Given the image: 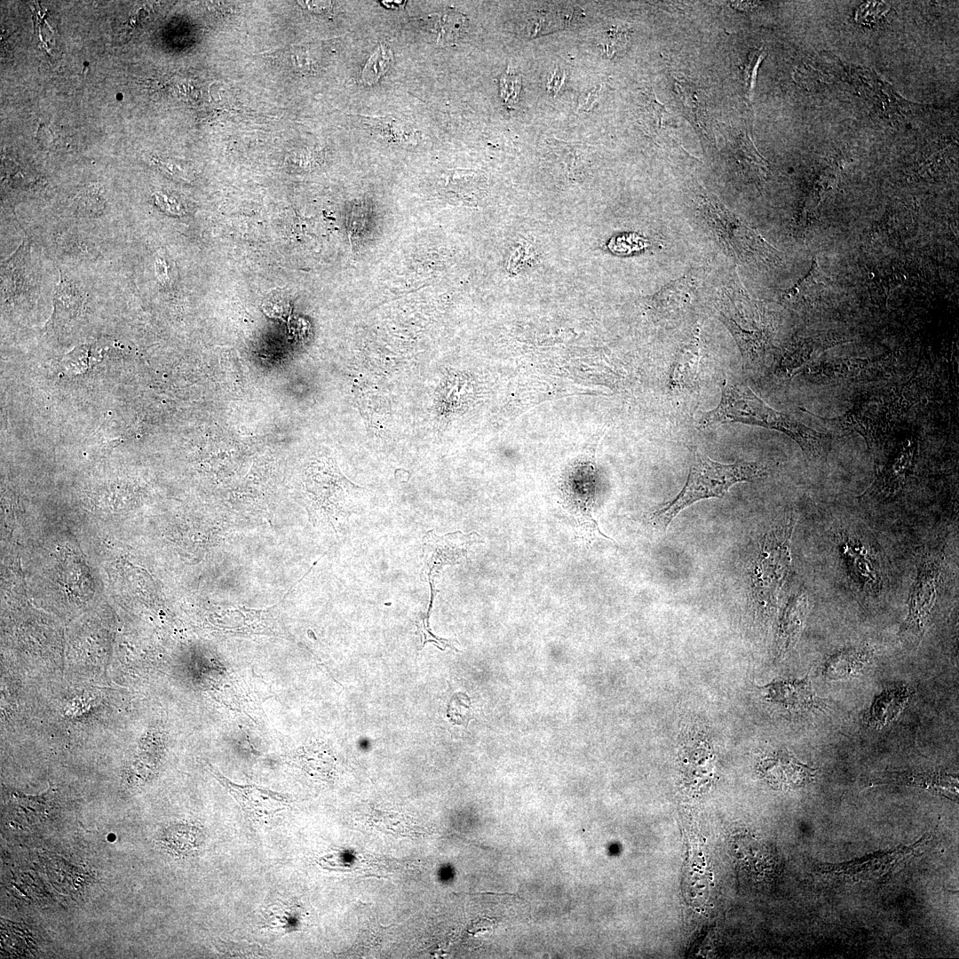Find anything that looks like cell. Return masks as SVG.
Returning <instances> with one entry per match:
<instances>
[{
	"instance_id": "1",
	"label": "cell",
	"mask_w": 959,
	"mask_h": 959,
	"mask_svg": "<svg viewBox=\"0 0 959 959\" xmlns=\"http://www.w3.org/2000/svg\"><path fill=\"white\" fill-rule=\"evenodd\" d=\"M733 423L781 432L793 439L812 458L820 456L828 440L826 435L768 406L745 384L725 378L718 406L705 413L698 424L701 429H712Z\"/></svg>"
},
{
	"instance_id": "2",
	"label": "cell",
	"mask_w": 959,
	"mask_h": 959,
	"mask_svg": "<svg viewBox=\"0 0 959 959\" xmlns=\"http://www.w3.org/2000/svg\"><path fill=\"white\" fill-rule=\"evenodd\" d=\"M691 451L692 464L682 490L674 499L654 507L643 516V520L658 532L664 533L675 517L693 503L722 497L734 484L763 478L770 471V466L758 462L725 464L712 460L696 448Z\"/></svg>"
},
{
	"instance_id": "3",
	"label": "cell",
	"mask_w": 959,
	"mask_h": 959,
	"mask_svg": "<svg viewBox=\"0 0 959 959\" xmlns=\"http://www.w3.org/2000/svg\"><path fill=\"white\" fill-rule=\"evenodd\" d=\"M795 521L791 516L776 521L763 536L753 562L752 594L765 613L774 606L790 568V539Z\"/></svg>"
},
{
	"instance_id": "4",
	"label": "cell",
	"mask_w": 959,
	"mask_h": 959,
	"mask_svg": "<svg viewBox=\"0 0 959 959\" xmlns=\"http://www.w3.org/2000/svg\"><path fill=\"white\" fill-rule=\"evenodd\" d=\"M698 196L699 210L719 244L741 263L752 260L759 246V238L754 231L717 196L707 192Z\"/></svg>"
},
{
	"instance_id": "5",
	"label": "cell",
	"mask_w": 959,
	"mask_h": 959,
	"mask_svg": "<svg viewBox=\"0 0 959 959\" xmlns=\"http://www.w3.org/2000/svg\"><path fill=\"white\" fill-rule=\"evenodd\" d=\"M350 482L343 476L334 460L311 464L305 471V493L312 515L337 517L348 494Z\"/></svg>"
},
{
	"instance_id": "6",
	"label": "cell",
	"mask_w": 959,
	"mask_h": 959,
	"mask_svg": "<svg viewBox=\"0 0 959 959\" xmlns=\"http://www.w3.org/2000/svg\"><path fill=\"white\" fill-rule=\"evenodd\" d=\"M938 565L930 560L923 562L910 594L908 614L903 622L900 635L918 644L925 631L926 625L934 607L939 581Z\"/></svg>"
},
{
	"instance_id": "7",
	"label": "cell",
	"mask_w": 959,
	"mask_h": 959,
	"mask_svg": "<svg viewBox=\"0 0 959 959\" xmlns=\"http://www.w3.org/2000/svg\"><path fill=\"white\" fill-rule=\"evenodd\" d=\"M214 777L227 789L239 804L245 815L253 821L267 820L289 808L288 796L254 784L239 785L210 767Z\"/></svg>"
},
{
	"instance_id": "8",
	"label": "cell",
	"mask_w": 959,
	"mask_h": 959,
	"mask_svg": "<svg viewBox=\"0 0 959 959\" xmlns=\"http://www.w3.org/2000/svg\"><path fill=\"white\" fill-rule=\"evenodd\" d=\"M758 771L765 781L779 789H797L812 782L816 770L801 763L786 750H777L764 756Z\"/></svg>"
},
{
	"instance_id": "9",
	"label": "cell",
	"mask_w": 959,
	"mask_h": 959,
	"mask_svg": "<svg viewBox=\"0 0 959 959\" xmlns=\"http://www.w3.org/2000/svg\"><path fill=\"white\" fill-rule=\"evenodd\" d=\"M770 702L796 710L822 709L825 701L818 697L812 686L810 678L775 679L758 687Z\"/></svg>"
},
{
	"instance_id": "10",
	"label": "cell",
	"mask_w": 959,
	"mask_h": 959,
	"mask_svg": "<svg viewBox=\"0 0 959 959\" xmlns=\"http://www.w3.org/2000/svg\"><path fill=\"white\" fill-rule=\"evenodd\" d=\"M679 751L683 774L690 786L706 785L713 774L714 753L710 741L701 732L689 731L681 741Z\"/></svg>"
},
{
	"instance_id": "11",
	"label": "cell",
	"mask_w": 959,
	"mask_h": 959,
	"mask_svg": "<svg viewBox=\"0 0 959 959\" xmlns=\"http://www.w3.org/2000/svg\"><path fill=\"white\" fill-rule=\"evenodd\" d=\"M807 610L808 597L804 590L796 593L787 602L780 618L775 640L777 660L784 658L797 643Z\"/></svg>"
},
{
	"instance_id": "12",
	"label": "cell",
	"mask_w": 959,
	"mask_h": 959,
	"mask_svg": "<svg viewBox=\"0 0 959 959\" xmlns=\"http://www.w3.org/2000/svg\"><path fill=\"white\" fill-rule=\"evenodd\" d=\"M873 782L875 784L896 783L918 787L947 798H956L958 794L957 779L952 775L937 772H890L879 774Z\"/></svg>"
},
{
	"instance_id": "13",
	"label": "cell",
	"mask_w": 959,
	"mask_h": 959,
	"mask_svg": "<svg viewBox=\"0 0 959 959\" xmlns=\"http://www.w3.org/2000/svg\"><path fill=\"white\" fill-rule=\"evenodd\" d=\"M874 658L869 646L844 648L830 654L821 666V675L830 681L847 680L861 674Z\"/></svg>"
},
{
	"instance_id": "14",
	"label": "cell",
	"mask_w": 959,
	"mask_h": 959,
	"mask_svg": "<svg viewBox=\"0 0 959 959\" xmlns=\"http://www.w3.org/2000/svg\"><path fill=\"white\" fill-rule=\"evenodd\" d=\"M912 691L905 685H893L876 695L864 715L866 724L881 729L891 723L908 702Z\"/></svg>"
},
{
	"instance_id": "15",
	"label": "cell",
	"mask_w": 959,
	"mask_h": 959,
	"mask_svg": "<svg viewBox=\"0 0 959 959\" xmlns=\"http://www.w3.org/2000/svg\"><path fill=\"white\" fill-rule=\"evenodd\" d=\"M678 100L691 123L705 136L709 137L708 106L705 93L687 80L675 78Z\"/></svg>"
},
{
	"instance_id": "16",
	"label": "cell",
	"mask_w": 959,
	"mask_h": 959,
	"mask_svg": "<svg viewBox=\"0 0 959 959\" xmlns=\"http://www.w3.org/2000/svg\"><path fill=\"white\" fill-rule=\"evenodd\" d=\"M470 535L463 534L448 535L443 537L429 540L427 545L430 550L426 554L427 567H432L440 558L439 563H451L460 559L465 555L469 545L474 541ZM438 563V564H439Z\"/></svg>"
},
{
	"instance_id": "17",
	"label": "cell",
	"mask_w": 959,
	"mask_h": 959,
	"mask_svg": "<svg viewBox=\"0 0 959 959\" xmlns=\"http://www.w3.org/2000/svg\"><path fill=\"white\" fill-rule=\"evenodd\" d=\"M263 916L269 929L290 932L300 926L302 908L290 900H277L265 908Z\"/></svg>"
},
{
	"instance_id": "18",
	"label": "cell",
	"mask_w": 959,
	"mask_h": 959,
	"mask_svg": "<svg viewBox=\"0 0 959 959\" xmlns=\"http://www.w3.org/2000/svg\"><path fill=\"white\" fill-rule=\"evenodd\" d=\"M29 245L24 241L2 266V288L5 293L19 292L26 286Z\"/></svg>"
},
{
	"instance_id": "19",
	"label": "cell",
	"mask_w": 959,
	"mask_h": 959,
	"mask_svg": "<svg viewBox=\"0 0 959 959\" xmlns=\"http://www.w3.org/2000/svg\"><path fill=\"white\" fill-rule=\"evenodd\" d=\"M730 158L733 160L737 170L749 177L764 170V162L758 155L749 137L745 132L735 136L729 147Z\"/></svg>"
},
{
	"instance_id": "20",
	"label": "cell",
	"mask_w": 959,
	"mask_h": 959,
	"mask_svg": "<svg viewBox=\"0 0 959 959\" xmlns=\"http://www.w3.org/2000/svg\"><path fill=\"white\" fill-rule=\"evenodd\" d=\"M639 110L638 122L645 132L653 138L661 137L670 125V115L652 91L644 94Z\"/></svg>"
},
{
	"instance_id": "21",
	"label": "cell",
	"mask_w": 959,
	"mask_h": 959,
	"mask_svg": "<svg viewBox=\"0 0 959 959\" xmlns=\"http://www.w3.org/2000/svg\"><path fill=\"white\" fill-rule=\"evenodd\" d=\"M82 302V292L76 284L69 278L60 274L59 282L55 289L54 306L55 313L67 314L77 310Z\"/></svg>"
},
{
	"instance_id": "22",
	"label": "cell",
	"mask_w": 959,
	"mask_h": 959,
	"mask_svg": "<svg viewBox=\"0 0 959 959\" xmlns=\"http://www.w3.org/2000/svg\"><path fill=\"white\" fill-rule=\"evenodd\" d=\"M392 63L391 49L384 44H381L368 59L361 71V79L363 83L371 85L380 79L390 68Z\"/></svg>"
},
{
	"instance_id": "23",
	"label": "cell",
	"mask_w": 959,
	"mask_h": 959,
	"mask_svg": "<svg viewBox=\"0 0 959 959\" xmlns=\"http://www.w3.org/2000/svg\"><path fill=\"white\" fill-rule=\"evenodd\" d=\"M434 30L437 34L438 42L440 44L453 43L461 35L464 24V18L456 12L433 14Z\"/></svg>"
},
{
	"instance_id": "24",
	"label": "cell",
	"mask_w": 959,
	"mask_h": 959,
	"mask_svg": "<svg viewBox=\"0 0 959 959\" xmlns=\"http://www.w3.org/2000/svg\"><path fill=\"white\" fill-rule=\"evenodd\" d=\"M217 950L231 957H260L266 955L263 948L255 944L217 940Z\"/></svg>"
},
{
	"instance_id": "25",
	"label": "cell",
	"mask_w": 959,
	"mask_h": 959,
	"mask_svg": "<svg viewBox=\"0 0 959 959\" xmlns=\"http://www.w3.org/2000/svg\"><path fill=\"white\" fill-rule=\"evenodd\" d=\"M765 52L763 49H757L749 52L746 62L743 66L742 75L745 91L748 99L751 100L753 97V91L756 85V79L757 70L760 62L764 59Z\"/></svg>"
},
{
	"instance_id": "26",
	"label": "cell",
	"mask_w": 959,
	"mask_h": 959,
	"mask_svg": "<svg viewBox=\"0 0 959 959\" xmlns=\"http://www.w3.org/2000/svg\"><path fill=\"white\" fill-rule=\"evenodd\" d=\"M646 242L635 234H625L623 236H619L616 239V242H612V250L628 254L629 252L641 250L646 247Z\"/></svg>"
},
{
	"instance_id": "27",
	"label": "cell",
	"mask_w": 959,
	"mask_h": 959,
	"mask_svg": "<svg viewBox=\"0 0 959 959\" xmlns=\"http://www.w3.org/2000/svg\"><path fill=\"white\" fill-rule=\"evenodd\" d=\"M79 207L87 212L97 214L103 210V202L99 198L97 193L92 191H85L78 195Z\"/></svg>"
},
{
	"instance_id": "28",
	"label": "cell",
	"mask_w": 959,
	"mask_h": 959,
	"mask_svg": "<svg viewBox=\"0 0 959 959\" xmlns=\"http://www.w3.org/2000/svg\"><path fill=\"white\" fill-rule=\"evenodd\" d=\"M497 921L495 918L482 917L477 920L472 921L466 931L471 936H480L487 932H491L496 926Z\"/></svg>"
},
{
	"instance_id": "29",
	"label": "cell",
	"mask_w": 959,
	"mask_h": 959,
	"mask_svg": "<svg viewBox=\"0 0 959 959\" xmlns=\"http://www.w3.org/2000/svg\"><path fill=\"white\" fill-rule=\"evenodd\" d=\"M297 3L308 11L316 13H321L328 11L332 4L329 1H298Z\"/></svg>"
},
{
	"instance_id": "30",
	"label": "cell",
	"mask_w": 959,
	"mask_h": 959,
	"mask_svg": "<svg viewBox=\"0 0 959 959\" xmlns=\"http://www.w3.org/2000/svg\"><path fill=\"white\" fill-rule=\"evenodd\" d=\"M564 73L565 72L561 73V72H559L558 70H555L554 73H553V75L551 76V79L548 83V87L551 86L550 87L551 89L559 87V85L562 83V81H563V78L561 77V75H563Z\"/></svg>"
},
{
	"instance_id": "31",
	"label": "cell",
	"mask_w": 959,
	"mask_h": 959,
	"mask_svg": "<svg viewBox=\"0 0 959 959\" xmlns=\"http://www.w3.org/2000/svg\"><path fill=\"white\" fill-rule=\"evenodd\" d=\"M754 4H756V3L737 1V2H731V6L733 8L740 10V11H745V10H749V8L754 7L755 6Z\"/></svg>"
}]
</instances>
